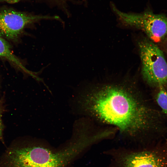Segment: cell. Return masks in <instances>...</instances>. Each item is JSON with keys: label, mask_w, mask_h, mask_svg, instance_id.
<instances>
[{"label": "cell", "mask_w": 167, "mask_h": 167, "mask_svg": "<svg viewBox=\"0 0 167 167\" xmlns=\"http://www.w3.org/2000/svg\"><path fill=\"white\" fill-rule=\"evenodd\" d=\"M134 85L124 82L89 85L74 98L75 111L116 129L128 147H140L146 135L166 126L162 114L147 104Z\"/></svg>", "instance_id": "6da1fadb"}, {"label": "cell", "mask_w": 167, "mask_h": 167, "mask_svg": "<svg viewBox=\"0 0 167 167\" xmlns=\"http://www.w3.org/2000/svg\"><path fill=\"white\" fill-rule=\"evenodd\" d=\"M88 148L82 139L72 138L64 148L54 150L30 139L13 142L1 158L0 167H67Z\"/></svg>", "instance_id": "7a4b0ae2"}, {"label": "cell", "mask_w": 167, "mask_h": 167, "mask_svg": "<svg viewBox=\"0 0 167 167\" xmlns=\"http://www.w3.org/2000/svg\"><path fill=\"white\" fill-rule=\"evenodd\" d=\"M141 63V74L149 85L158 88H167V62L157 45L147 37L138 42Z\"/></svg>", "instance_id": "3957f363"}, {"label": "cell", "mask_w": 167, "mask_h": 167, "mask_svg": "<svg viewBox=\"0 0 167 167\" xmlns=\"http://www.w3.org/2000/svg\"><path fill=\"white\" fill-rule=\"evenodd\" d=\"M103 153L110 159L107 167H165L166 165L158 152L143 148L114 147Z\"/></svg>", "instance_id": "277c9868"}, {"label": "cell", "mask_w": 167, "mask_h": 167, "mask_svg": "<svg viewBox=\"0 0 167 167\" xmlns=\"http://www.w3.org/2000/svg\"><path fill=\"white\" fill-rule=\"evenodd\" d=\"M112 7L122 23L141 30L155 43L167 37V16L165 15L156 14L149 10L140 13H127L120 11L113 4Z\"/></svg>", "instance_id": "5b68a950"}, {"label": "cell", "mask_w": 167, "mask_h": 167, "mask_svg": "<svg viewBox=\"0 0 167 167\" xmlns=\"http://www.w3.org/2000/svg\"><path fill=\"white\" fill-rule=\"evenodd\" d=\"M57 16L33 15L13 9H0V36L11 41L17 40L25 29L42 19H59Z\"/></svg>", "instance_id": "8992f818"}, {"label": "cell", "mask_w": 167, "mask_h": 167, "mask_svg": "<svg viewBox=\"0 0 167 167\" xmlns=\"http://www.w3.org/2000/svg\"><path fill=\"white\" fill-rule=\"evenodd\" d=\"M0 57L9 61L20 70L38 81L39 80V78L37 76L36 73L28 70L25 67L19 59L12 52L9 44L0 36Z\"/></svg>", "instance_id": "52a82bcc"}, {"label": "cell", "mask_w": 167, "mask_h": 167, "mask_svg": "<svg viewBox=\"0 0 167 167\" xmlns=\"http://www.w3.org/2000/svg\"><path fill=\"white\" fill-rule=\"evenodd\" d=\"M158 89V91L155 96L156 102L163 113L167 115V90L163 88Z\"/></svg>", "instance_id": "ba28073f"}, {"label": "cell", "mask_w": 167, "mask_h": 167, "mask_svg": "<svg viewBox=\"0 0 167 167\" xmlns=\"http://www.w3.org/2000/svg\"><path fill=\"white\" fill-rule=\"evenodd\" d=\"M4 98L2 97L0 99V140L3 143L4 140L3 136V132L4 126L2 120V114L5 110L4 105Z\"/></svg>", "instance_id": "9c48e42d"}, {"label": "cell", "mask_w": 167, "mask_h": 167, "mask_svg": "<svg viewBox=\"0 0 167 167\" xmlns=\"http://www.w3.org/2000/svg\"><path fill=\"white\" fill-rule=\"evenodd\" d=\"M20 0H0V2H6L10 4H14L19 2Z\"/></svg>", "instance_id": "30bf717a"}, {"label": "cell", "mask_w": 167, "mask_h": 167, "mask_svg": "<svg viewBox=\"0 0 167 167\" xmlns=\"http://www.w3.org/2000/svg\"><path fill=\"white\" fill-rule=\"evenodd\" d=\"M77 129H80V128H77ZM86 131H87V130H86ZM90 134H91V133H90ZM91 135H92V134H91ZM96 141H97V140H96Z\"/></svg>", "instance_id": "8fae6325"}, {"label": "cell", "mask_w": 167, "mask_h": 167, "mask_svg": "<svg viewBox=\"0 0 167 167\" xmlns=\"http://www.w3.org/2000/svg\"></svg>", "instance_id": "7c38bea8"}]
</instances>
